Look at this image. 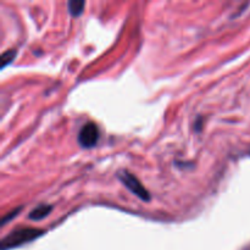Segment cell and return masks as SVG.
Instances as JSON below:
<instances>
[{"instance_id": "1", "label": "cell", "mask_w": 250, "mask_h": 250, "mask_svg": "<svg viewBox=\"0 0 250 250\" xmlns=\"http://www.w3.org/2000/svg\"><path fill=\"white\" fill-rule=\"evenodd\" d=\"M44 233L43 229H32V227H23V229H17L15 231L10 232L7 236H5L1 241V250H9L21 247L23 244L29 243L34 241L38 237Z\"/></svg>"}, {"instance_id": "2", "label": "cell", "mask_w": 250, "mask_h": 250, "mask_svg": "<svg viewBox=\"0 0 250 250\" xmlns=\"http://www.w3.org/2000/svg\"><path fill=\"white\" fill-rule=\"evenodd\" d=\"M119 178L122 183L125 185V187L127 189L131 190L134 195L142 199L143 202H149L150 200V194H149L148 190L143 187V185L141 183V181L136 177V176L132 175L128 171H120L119 172Z\"/></svg>"}, {"instance_id": "3", "label": "cell", "mask_w": 250, "mask_h": 250, "mask_svg": "<svg viewBox=\"0 0 250 250\" xmlns=\"http://www.w3.org/2000/svg\"><path fill=\"white\" fill-rule=\"evenodd\" d=\"M99 139V129L94 122H87L82 126L78 133V143L82 148H93Z\"/></svg>"}, {"instance_id": "4", "label": "cell", "mask_w": 250, "mask_h": 250, "mask_svg": "<svg viewBox=\"0 0 250 250\" xmlns=\"http://www.w3.org/2000/svg\"><path fill=\"white\" fill-rule=\"evenodd\" d=\"M53 210L51 205H39V207L34 208L31 212H29L28 217L33 221H39V220H43L44 217L48 216L49 214Z\"/></svg>"}, {"instance_id": "5", "label": "cell", "mask_w": 250, "mask_h": 250, "mask_svg": "<svg viewBox=\"0 0 250 250\" xmlns=\"http://www.w3.org/2000/svg\"><path fill=\"white\" fill-rule=\"evenodd\" d=\"M84 5L85 2L81 1V0H71L67 4L68 11H70L72 16H80L83 12V10H84Z\"/></svg>"}, {"instance_id": "6", "label": "cell", "mask_w": 250, "mask_h": 250, "mask_svg": "<svg viewBox=\"0 0 250 250\" xmlns=\"http://www.w3.org/2000/svg\"><path fill=\"white\" fill-rule=\"evenodd\" d=\"M17 51L15 50V49H9V50H6L5 53H2L1 55V68H4L5 66L9 65L10 62H12L15 59V56H16Z\"/></svg>"}, {"instance_id": "7", "label": "cell", "mask_w": 250, "mask_h": 250, "mask_svg": "<svg viewBox=\"0 0 250 250\" xmlns=\"http://www.w3.org/2000/svg\"><path fill=\"white\" fill-rule=\"evenodd\" d=\"M243 250H250V246H249V247H247V248H246V249H243Z\"/></svg>"}]
</instances>
